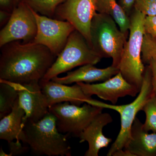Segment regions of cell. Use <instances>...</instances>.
Instances as JSON below:
<instances>
[{"mask_svg": "<svg viewBox=\"0 0 156 156\" xmlns=\"http://www.w3.org/2000/svg\"><path fill=\"white\" fill-rule=\"evenodd\" d=\"M56 58L44 45L10 42L1 48L0 79L20 84L40 82Z\"/></svg>", "mask_w": 156, "mask_h": 156, "instance_id": "1", "label": "cell"}, {"mask_svg": "<svg viewBox=\"0 0 156 156\" xmlns=\"http://www.w3.org/2000/svg\"><path fill=\"white\" fill-rule=\"evenodd\" d=\"M23 130V143L37 155L71 156L68 136L58 131L56 117L50 112L37 122L27 121Z\"/></svg>", "mask_w": 156, "mask_h": 156, "instance_id": "2", "label": "cell"}, {"mask_svg": "<svg viewBox=\"0 0 156 156\" xmlns=\"http://www.w3.org/2000/svg\"><path fill=\"white\" fill-rule=\"evenodd\" d=\"M146 16L133 9L129 16V37L118 66L124 78L140 91L145 66L142 59L143 40Z\"/></svg>", "mask_w": 156, "mask_h": 156, "instance_id": "3", "label": "cell"}, {"mask_svg": "<svg viewBox=\"0 0 156 156\" xmlns=\"http://www.w3.org/2000/svg\"><path fill=\"white\" fill-rule=\"evenodd\" d=\"M90 45L102 58H111L118 68L127 36L109 15L96 12L90 26Z\"/></svg>", "mask_w": 156, "mask_h": 156, "instance_id": "4", "label": "cell"}, {"mask_svg": "<svg viewBox=\"0 0 156 156\" xmlns=\"http://www.w3.org/2000/svg\"><path fill=\"white\" fill-rule=\"evenodd\" d=\"M102 58L92 49L84 36L75 30L70 35L63 50L40 81L51 80L78 66L96 64Z\"/></svg>", "mask_w": 156, "mask_h": 156, "instance_id": "5", "label": "cell"}, {"mask_svg": "<svg viewBox=\"0 0 156 156\" xmlns=\"http://www.w3.org/2000/svg\"><path fill=\"white\" fill-rule=\"evenodd\" d=\"M153 93L151 72L149 66L148 65L145 67L141 89L134 101L128 104L116 105L104 103L97 100L95 101L93 104L94 106L115 111L119 114L121 118L119 132L109 150L107 156H112L116 151L126 147L130 139L131 127L136 114L142 111L146 102Z\"/></svg>", "mask_w": 156, "mask_h": 156, "instance_id": "6", "label": "cell"}, {"mask_svg": "<svg viewBox=\"0 0 156 156\" xmlns=\"http://www.w3.org/2000/svg\"><path fill=\"white\" fill-rule=\"evenodd\" d=\"M104 109L87 103L81 106L64 102L50 107L49 111L56 117V126L60 133L79 138L85 128Z\"/></svg>", "mask_w": 156, "mask_h": 156, "instance_id": "7", "label": "cell"}, {"mask_svg": "<svg viewBox=\"0 0 156 156\" xmlns=\"http://www.w3.org/2000/svg\"><path fill=\"white\" fill-rule=\"evenodd\" d=\"M36 19L32 9L21 1L13 10L10 19L0 31V48L15 41L33 42L37 33Z\"/></svg>", "mask_w": 156, "mask_h": 156, "instance_id": "8", "label": "cell"}, {"mask_svg": "<svg viewBox=\"0 0 156 156\" xmlns=\"http://www.w3.org/2000/svg\"><path fill=\"white\" fill-rule=\"evenodd\" d=\"M32 10L37 28L33 42L47 47L57 57L64 48L70 35L76 29L68 21L50 18Z\"/></svg>", "mask_w": 156, "mask_h": 156, "instance_id": "9", "label": "cell"}, {"mask_svg": "<svg viewBox=\"0 0 156 156\" xmlns=\"http://www.w3.org/2000/svg\"><path fill=\"white\" fill-rule=\"evenodd\" d=\"M96 0H66L56 9L54 18L70 23L90 45V26L95 13Z\"/></svg>", "mask_w": 156, "mask_h": 156, "instance_id": "10", "label": "cell"}, {"mask_svg": "<svg viewBox=\"0 0 156 156\" xmlns=\"http://www.w3.org/2000/svg\"><path fill=\"white\" fill-rule=\"evenodd\" d=\"M11 83L17 89L20 104L25 113L23 128L27 121L37 122L49 113L47 98L42 92L40 82L27 84Z\"/></svg>", "mask_w": 156, "mask_h": 156, "instance_id": "11", "label": "cell"}, {"mask_svg": "<svg viewBox=\"0 0 156 156\" xmlns=\"http://www.w3.org/2000/svg\"><path fill=\"white\" fill-rule=\"evenodd\" d=\"M76 83L80 86L87 96L97 95L112 105H115L120 98L126 96L135 97L140 92L136 87L126 80L120 72L108 80L99 83L91 84L83 82Z\"/></svg>", "mask_w": 156, "mask_h": 156, "instance_id": "12", "label": "cell"}, {"mask_svg": "<svg viewBox=\"0 0 156 156\" xmlns=\"http://www.w3.org/2000/svg\"><path fill=\"white\" fill-rule=\"evenodd\" d=\"M40 84L42 92L47 98L49 108L53 105L64 102L78 106L85 103L92 105L95 100L86 95L77 83L70 86L50 80L40 81Z\"/></svg>", "mask_w": 156, "mask_h": 156, "instance_id": "13", "label": "cell"}, {"mask_svg": "<svg viewBox=\"0 0 156 156\" xmlns=\"http://www.w3.org/2000/svg\"><path fill=\"white\" fill-rule=\"evenodd\" d=\"M113 121L112 116L108 113L101 112L85 128L79 137L80 143L86 141L89 144L88 149L84 155L98 156L101 149L108 147L109 145L112 140L104 135L103 129Z\"/></svg>", "mask_w": 156, "mask_h": 156, "instance_id": "14", "label": "cell"}, {"mask_svg": "<svg viewBox=\"0 0 156 156\" xmlns=\"http://www.w3.org/2000/svg\"><path fill=\"white\" fill-rule=\"evenodd\" d=\"M119 72V69L112 65L105 68L99 69L95 67L94 65L88 64L82 66L73 71L68 72L64 76H56L51 80L68 85L79 82L90 83L106 81Z\"/></svg>", "mask_w": 156, "mask_h": 156, "instance_id": "15", "label": "cell"}, {"mask_svg": "<svg viewBox=\"0 0 156 156\" xmlns=\"http://www.w3.org/2000/svg\"><path fill=\"white\" fill-rule=\"evenodd\" d=\"M134 156H156V133H149L138 118L131 128L129 141L125 147Z\"/></svg>", "mask_w": 156, "mask_h": 156, "instance_id": "16", "label": "cell"}, {"mask_svg": "<svg viewBox=\"0 0 156 156\" xmlns=\"http://www.w3.org/2000/svg\"><path fill=\"white\" fill-rule=\"evenodd\" d=\"M24 110L17 98L10 113L0 119V139L8 143L14 141H24L23 121L25 116Z\"/></svg>", "mask_w": 156, "mask_h": 156, "instance_id": "17", "label": "cell"}, {"mask_svg": "<svg viewBox=\"0 0 156 156\" xmlns=\"http://www.w3.org/2000/svg\"><path fill=\"white\" fill-rule=\"evenodd\" d=\"M96 10L98 13L110 16L121 31L128 36L130 26L129 16L116 0H96Z\"/></svg>", "mask_w": 156, "mask_h": 156, "instance_id": "18", "label": "cell"}, {"mask_svg": "<svg viewBox=\"0 0 156 156\" xmlns=\"http://www.w3.org/2000/svg\"><path fill=\"white\" fill-rule=\"evenodd\" d=\"M18 98V92L12 83L0 79V119L11 112Z\"/></svg>", "mask_w": 156, "mask_h": 156, "instance_id": "19", "label": "cell"}, {"mask_svg": "<svg viewBox=\"0 0 156 156\" xmlns=\"http://www.w3.org/2000/svg\"><path fill=\"white\" fill-rule=\"evenodd\" d=\"M34 11L41 15L54 18L58 6L66 0H23Z\"/></svg>", "mask_w": 156, "mask_h": 156, "instance_id": "20", "label": "cell"}, {"mask_svg": "<svg viewBox=\"0 0 156 156\" xmlns=\"http://www.w3.org/2000/svg\"><path fill=\"white\" fill-rule=\"evenodd\" d=\"M142 111L146 115L144 128L148 132L151 131L156 133V95L154 93L146 101Z\"/></svg>", "mask_w": 156, "mask_h": 156, "instance_id": "21", "label": "cell"}, {"mask_svg": "<svg viewBox=\"0 0 156 156\" xmlns=\"http://www.w3.org/2000/svg\"><path fill=\"white\" fill-rule=\"evenodd\" d=\"M156 57V38L145 34L143 40L142 59L144 64H148L151 59Z\"/></svg>", "mask_w": 156, "mask_h": 156, "instance_id": "22", "label": "cell"}, {"mask_svg": "<svg viewBox=\"0 0 156 156\" xmlns=\"http://www.w3.org/2000/svg\"><path fill=\"white\" fill-rule=\"evenodd\" d=\"M133 9L146 16L156 15V0H136Z\"/></svg>", "mask_w": 156, "mask_h": 156, "instance_id": "23", "label": "cell"}, {"mask_svg": "<svg viewBox=\"0 0 156 156\" xmlns=\"http://www.w3.org/2000/svg\"><path fill=\"white\" fill-rule=\"evenodd\" d=\"M144 27L145 34L156 38V15L146 16Z\"/></svg>", "mask_w": 156, "mask_h": 156, "instance_id": "24", "label": "cell"}, {"mask_svg": "<svg viewBox=\"0 0 156 156\" xmlns=\"http://www.w3.org/2000/svg\"><path fill=\"white\" fill-rule=\"evenodd\" d=\"M9 154L8 156H16L25 153L28 150L27 147L23 146L20 141H12L8 143Z\"/></svg>", "mask_w": 156, "mask_h": 156, "instance_id": "25", "label": "cell"}, {"mask_svg": "<svg viewBox=\"0 0 156 156\" xmlns=\"http://www.w3.org/2000/svg\"><path fill=\"white\" fill-rule=\"evenodd\" d=\"M22 0H0V10L12 13Z\"/></svg>", "mask_w": 156, "mask_h": 156, "instance_id": "26", "label": "cell"}, {"mask_svg": "<svg viewBox=\"0 0 156 156\" xmlns=\"http://www.w3.org/2000/svg\"><path fill=\"white\" fill-rule=\"evenodd\" d=\"M151 72V83L153 92L156 95V57L151 59L148 63Z\"/></svg>", "mask_w": 156, "mask_h": 156, "instance_id": "27", "label": "cell"}, {"mask_svg": "<svg viewBox=\"0 0 156 156\" xmlns=\"http://www.w3.org/2000/svg\"><path fill=\"white\" fill-rule=\"evenodd\" d=\"M136 0H120L119 5L128 16H130L134 8Z\"/></svg>", "mask_w": 156, "mask_h": 156, "instance_id": "28", "label": "cell"}, {"mask_svg": "<svg viewBox=\"0 0 156 156\" xmlns=\"http://www.w3.org/2000/svg\"><path fill=\"white\" fill-rule=\"evenodd\" d=\"M11 13L3 10H0V26L2 28L9 21Z\"/></svg>", "mask_w": 156, "mask_h": 156, "instance_id": "29", "label": "cell"}, {"mask_svg": "<svg viewBox=\"0 0 156 156\" xmlns=\"http://www.w3.org/2000/svg\"><path fill=\"white\" fill-rule=\"evenodd\" d=\"M112 156H134L129 151L125 149L119 150L113 154Z\"/></svg>", "mask_w": 156, "mask_h": 156, "instance_id": "30", "label": "cell"}, {"mask_svg": "<svg viewBox=\"0 0 156 156\" xmlns=\"http://www.w3.org/2000/svg\"><path fill=\"white\" fill-rule=\"evenodd\" d=\"M0 156H8V155L4 151L2 148V147L1 148V150H0Z\"/></svg>", "mask_w": 156, "mask_h": 156, "instance_id": "31", "label": "cell"}]
</instances>
